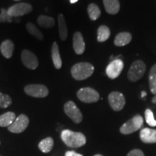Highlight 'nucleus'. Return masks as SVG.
I'll list each match as a JSON object with an SVG mask.
<instances>
[{
  "instance_id": "19",
  "label": "nucleus",
  "mask_w": 156,
  "mask_h": 156,
  "mask_svg": "<svg viewBox=\"0 0 156 156\" xmlns=\"http://www.w3.org/2000/svg\"><path fill=\"white\" fill-rule=\"evenodd\" d=\"M58 32H59V36L62 41H65L67 38L68 31L67 27L66 24L65 18L62 14L58 15Z\"/></svg>"
},
{
  "instance_id": "29",
  "label": "nucleus",
  "mask_w": 156,
  "mask_h": 156,
  "mask_svg": "<svg viewBox=\"0 0 156 156\" xmlns=\"http://www.w3.org/2000/svg\"><path fill=\"white\" fill-rule=\"evenodd\" d=\"M12 21V17L8 14L7 10L2 9L0 13V23H11Z\"/></svg>"
},
{
  "instance_id": "31",
  "label": "nucleus",
  "mask_w": 156,
  "mask_h": 156,
  "mask_svg": "<svg viewBox=\"0 0 156 156\" xmlns=\"http://www.w3.org/2000/svg\"><path fill=\"white\" fill-rule=\"evenodd\" d=\"M64 156H83V155H81V154L76 153L75 151H67L65 153Z\"/></svg>"
},
{
  "instance_id": "24",
  "label": "nucleus",
  "mask_w": 156,
  "mask_h": 156,
  "mask_svg": "<svg viewBox=\"0 0 156 156\" xmlns=\"http://www.w3.org/2000/svg\"><path fill=\"white\" fill-rule=\"evenodd\" d=\"M149 84L151 93L156 95V64H154L150 71Z\"/></svg>"
},
{
  "instance_id": "26",
  "label": "nucleus",
  "mask_w": 156,
  "mask_h": 156,
  "mask_svg": "<svg viewBox=\"0 0 156 156\" xmlns=\"http://www.w3.org/2000/svg\"><path fill=\"white\" fill-rule=\"evenodd\" d=\"M87 12L91 20H96L100 17L101 10L95 4H90L87 7Z\"/></svg>"
},
{
  "instance_id": "12",
  "label": "nucleus",
  "mask_w": 156,
  "mask_h": 156,
  "mask_svg": "<svg viewBox=\"0 0 156 156\" xmlns=\"http://www.w3.org/2000/svg\"><path fill=\"white\" fill-rule=\"evenodd\" d=\"M123 67H124L123 62L121 59L116 58L107 66L106 69V75L111 79H116L122 73Z\"/></svg>"
},
{
  "instance_id": "28",
  "label": "nucleus",
  "mask_w": 156,
  "mask_h": 156,
  "mask_svg": "<svg viewBox=\"0 0 156 156\" xmlns=\"http://www.w3.org/2000/svg\"><path fill=\"white\" fill-rule=\"evenodd\" d=\"M146 122L151 126H156V120L154 118L153 113L151 109H147L145 112Z\"/></svg>"
},
{
  "instance_id": "13",
  "label": "nucleus",
  "mask_w": 156,
  "mask_h": 156,
  "mask_svg": "<svg viewBox=\"0 0 156 156\" xmlns=\"http://www.w3.org/2000/svg\"><path fill=\"white\" fill-rule=\"evenodd\" d=\"M73 48L77 54H83L85 49V44L83 35L80 32H75L73 35Z\"/></svg>"
},
{
  "instance_id": "16",
  "label": "nucleus",
  "mask_w": 156,
  "mask_h": 156,
  "mask_svg": "<svg viewBox=\"0 0 156 156\" xmlns=\"http://www.w3.org/2000/svg\"><path fill=\"white\" fill-rule=\"evenodd\" d=\"M106 12L111 15H116L120 9L119 0H103Z\"/></svg>"
},
{
  "instance_id": "2",
  "label": "nucleus",
  "mask_w": 156,
  "mask_h": 156,
  "mask_svg": "<svg viewBox=\"0 0 156 156\" xmlns=\"http://www.w3.org/2000/svg\"><path fill=\"white\" fill-rule=\"evenodd\" d=\"M94 73V67L87 62H80L75 64L71 69V74L76 80H84L90 77Z\"/></svg>"
},
{
  "instance_id": "11",
  "label": "nucleus",
  "mask_w": 156,
  "mask_h": 156,
  "mask_svg": "<svg viewBox=\"0 0 156 156\" xmlns=\"http://www.w3.org/2000/svg\"><path fill=\"white\" fill-rule=\"evenodd\" d=\"M23 64L30 69H36L38 66V60L36 56L30 51L25 49L21 53Z\"/></svg>"
},
{
  "instance_id": "22",
  "label": "nucleus",
  "mask_w": 156,
  "mask_h": 156,
  "mask_svg": "<svg viewBox=\"0 0 156 156\" xmlns=\"http://www.w3.org/2000/svg\"><path fill=\"white\" fill-rule=\"evenodd\" d=\"M54 144V140L51 137H46L39 142L38 148L43 153H48L53 149Z\"/></svg>"
},
{
  "instance_id": "34",
  "label": "nucleus",
  "mask_w": 156,
  "mask_h": 156,
  "mask_svg": "<svg viewBox=\"0 0 156 156\" xmlns=\"http://www.w3.org/2000/svg\"><path fill=\"white\" fill-rule=\"evenodd\" d=\"M77 1H78V0H70V3H71V4H74V3L77 2Z\"/></svg>"
},
{
  "instance_id": "1",
  "label": "nucleus",
  "mask_w": 156,
  "mask_h": 156,
  "mask_svg": "<svg viewBox=\"0 0 156 156\" xmlns=\"http://www.w3.org/2000/svg\"><path fill=\"white\" fill-rule=\"evenodd\" d=\"M64 143L72 148L80 147L86 143V137L81 132H76L69 129H64L61 133Z\"/></svg>"
},
{
  "instance_id": "5",
  "label": "nucleus",
  "mask_w": 156,
  "mask_h": 156,
  "mask_svg": "<svg viewBox=\"0 0 156 156\" xmlns=\"http://www.w3.org/2000/svg\"><path fill=\"white\" fill-rule=\"evenodd\" d=\"M77 96L79 100L87 103L97 102L100 98L99 93L91 87H83L80 89L77 93Z\"/></svg>"
},
{
  "instance_id": "4",
  "label": "nucleus",
  "mask_w": 156,
  "mask_h": 156,
  "mask_svg": "<svg viewBox=\"0 0 156 156\" xmlns=\"http://www.w3.org/2000/svg\"><path fill=\"white\" fill-rule=\"evenodd\" d=\"M146 65L142 60H136L132 64L128 71V78L130 81L136 82L143 77Z\"/></svg>"
},
{
  "instance_id": "20",
  "label": "nucleus",
  "mask_w": 156,
  "mask_h": 156,
  "mask_svg": "<svg viewBox=\"0 0 156 156\" xmlns=\"http://www.w3.org/2000/svg\"><path fill=\"white\" fill-rule=\"evenodd\" d=\"M15 119H16V116L14 112H6L5 114L0 116V126L1 127H7V126L8 127L12 124Z\"/></svg>"
},
{
  "instance_id": "21",
  "label": "nucleus",
  "mask_w": 156,
  "mask_h": 156,
  "mask_svg": "<svg viewBox=\"0 0 156 156\" xmlns=\"http://www.w3.org/2000/svg\"><path fill=\"white\" fill-rule=\"evenodd\" d=\"M38 24L44 28H51L55 25V20L46 15H40L37 20Z\"/></svg>"
},
{
  "instance_id": "33",
  "label": "nucleus",
  "mask_w": 156,
  "mask_h": 156,
  "mask_svg": "<svg viewBox=\"0 0 156 156\" xmlns=\"http://www.w3.org/2000/svg\"><path fill=\"white\" fill-rule=\"evenodd\" d=\"M152 102L153 103H156V95L153 98V99H152Z\"/></svg>"
},
{
  "instance_id": "10",
  "label": "nucleus",
  "mask_w": 156,
  "mask_h": 156,
  "mask_svg": "<svg viewBox=\"0 0 156 156\" xmlns=\"http://www.w3.org/2000/svg\"><path fill=\"white\" fill-rule=\"evenodd\" d=\"M108 102L113 110L119 112L123 109L125 105V98L122 93L114 91L109 94Z\"/></svg>"
},
{
  "instance_id": "23",
  "label": "nucleus",
  "mask_w": 156,
  "mask_h": 156,
  "mask_svg": "<svg viewBox=\"0 0 156 156\" xmlns=\"http://www.w3.org/2000/svg\"><path fill=\"white\" fill-rule=\"evenodd\" d=\"M110 29L106 25H101L98 29L97 40L98 42H104L110 37Z\"/></svg>"
},
{
  "instance_id": "36",
  "label": "nucleus",
  "mask_w": 156,
  "mask_h": 156,
  "mask_svg": "<svg viewBox=\"0 0 156 156\" xmlns=\"http://www.w3.org/2000/svg\"><path fill=\"white\" fill-rule=\"evenodd\" d=\"M15 1H20V0H15Z\"/></svg>"
},
{
  "instance_id": "14",
  "label": "nucleus",
  "mask_w": 156,
  "mask_h": 156,
  "mask_svg": "<svg viewBox=\"0 0 156 156\" xmlns=\"http://www.w3.org/2000/svg\"><path fill=\"white\" fill-rule=\"evenodd\" d=\"M140 139L144 143H156V129L144 128L140 131Z\"/></svg>"
},
{
  "instance_id": "3",
  "label": "nucleus",
  "mask_w": 156,
  "mask_h": 156,
  "mask_svg": "<svg viewBox=\"0 0 156 156\" xmlns=\"http://www.w3.org/2000/svg\"><path fill=\"white\" fill-rule=\"evenodd\" d=\"M143 118L140 115H136L133 118L131 119L124 123L121 126L120 132L123 134H129L139 130L143 124Z\"/></svg>"
},
{
  "instance_id": "7",
  "label": "nucleus",
  "mask_w": 156,
  "mask_h": 156,
  "mask_svg": "<svg viewBox=\"0 0 156 156\" xmlns=\"http://www.w3.org/2000/svg\"><path fill=\"white\" fill-rule=\"evenodd\" d=\"M64 110L67 116L76 124H79L83 121V114L73 101H69L66 103L64 106Z\"/></svg>"
},
{
  "instance_id": "9",
  "label": "nucleus",
  "mask_w": 156,
  "mask_h": 156,
  "mask_svg": "<svg viewBox=\"0 0 156 156\" xmlns=\"http://www.w3.org/2000/svg\"><path fill=\"white\" fill-rule=\"evenodd\" d=\"M33 10V7L28 3H19L11 6L7 9V12L11 17H20L28 14Z\"/></svg>"
},
{
  "instance_id": "27",
  "label": "nucleus",
  "mask_w": 156,
  "mask_h": 156,
  "mask_svg": "<svg viewBox=\"0 0 156 156\" xmlns=\"http://www.w3.org/2000/svg\"><path fill=\"white\" fill-rule=\"evenodd\" d=\"M12 104V98L9 95L0 93V108H5Z\"/></svg>"
},
{
  "instance_id": "6",
  "label": "nucleus",
  "mask_w": 156,
  "mask_h": 156,
  "mask_svg": "<svg viewBox=\"0 0 156 156\" xmlns=\"http://www.w3.org/2000/svg\"><path fill=\"white\" fill-rule=\"evenodd\" d=\"M24 90L27 95L34 98H45L48 95V89L41 84H30L25 87Z\"/></svg>"
},
{
  "instance_id": "18",
  "label": "nucleus",
  "mask_w": 156,
  "mask_h": 156,
  "mask_svg": "<svg viewBox=\"0 0 156 156\" xmlns=\"http://www.w3.org/2000/svg\"><path fill=\"white\" fill-rule=\"evenodd\" d=\"M132 36L129 33L127 32H122L117 34L115 37L114 44L117 46H123L125 45L129 44L132 41Z\"/></svg>"
},
{
  "instance_id": "35",
  "label": "nucleus",
  "mask_w": 156,
  "mask_h": 156,
  "mask_svg": "<svg viewBox=\"0 0 156 156\" xmlns=\"http://www.w3.org/2000/svg\"><path fill=\"white\" fill-rule=\"evenodd\" d=\"M94 156H103L102 155H100V154H97V155H95Z\"/></svg>"
},
{
  "instance_id": "25",
  "label": "nucleus",
  "mask_w": 156,
  "mask_h": 156,
  "mask_svg": "<svg viewBox=\"0 0 156 156\" xmlns=\"http://www.w3.org/2000/svg\"><path fill=\"white\" fill-rule=\"evenodd\" d=\"M26 29L28 31V33L33 36L36 37L38 40H43L44 39V36H43L41 30L37 28L36 25H35L32 23H28L26 24Z\"/></svg>"
},
{
  "instance_id": "17",
  "label": "nucleus",
  "mask_w": 156,
  "mask_h": 156,
  "mask_svg": "<svg viewBox=\"0 0 156 156\" xmlns=\"http://www.w3.org/2000/svg\"><path fill=\"white\" fill-rule=\"evenodd\" d=\"M51 56L52 60L54 67L56 69H59L62 66V61L61 56H60L59 49H58V46L56 42H54L51 47Z\"/></svg>"
},
{
  "instance_id": "8",
  "label": "nucleus",
  "mask_w": 156,
  "mask_h": 156,
  "mask_svg": "<svg viewBox=\"0 0 156 156\" xmlns=\"http://www.w3.org/2000/svg\"><path fill=\"white\" fill-rule=\"evenodd\" d=\"M29 119L25 114H20L15 119L10 126H8V130L10 132L19 134L24 132L28 126Z\"/></svg>"
},
{
  "instance_id": "32",
  "label": "nucleus",
  "mask_w": 156,
  "mask_h": 156,
  "mask_svg": "<svg viewBox=\"0 0 156 156\" xmlns=\"http://www.w3.org/2000/svg\"><path fill=\"white\" fill-rule=\"evenodd\" d=\"M146 95H147V93H146L145 92V91H142V93H141V96H142V98H144V97L146 96Z\"/></svg>"
},
{
  "instance_id": "15",
  "label": "nucleus",
  "mask_w": 156,
  "mask_h": 156,
  "mask_svg": "<svg viewBox=\"0 0 156 156\" xmlns=\"http://www.w3.org/2000/svg\"><path fill=\"white\" fill-rule=\"evenodd\" d=\"M15 49V45L10 40H6L2 43L0 46V50L3 56L5 58H9L12 56L13 51Z\"/></svg>"
},
{
  "instance_id": "30",
  "label": "nucleus",
  "mask_w": 156,
  "mask_h": 156,
  "mask_svg": "<svg viewBox=\"0 0 156 156\" xmlns=\"http://www.w3.org/2000/svg\"><path fill=\"white\" fill-rule=\"evenodd\" d=\"M127 156H145L143 152L139 149H134L128 153Z\"/></svg>"
}]
</instances>
